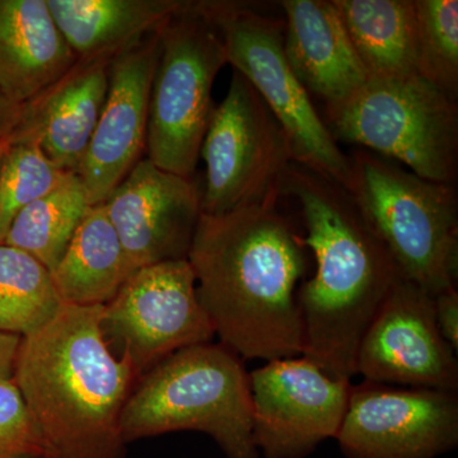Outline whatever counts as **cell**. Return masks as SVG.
I'll list each match as a JSON object with an SVG mask.
<instances>
[{"label":"cell","instance_id":"cell-1","mask_svg":"<svg viewBox=\"0 0 458 458\" xmlns=\"http://www.w3.org/2000/svg\"><path fill=\"white\" fill-rule=\"evenodd\" d=\"M304 251L276 205L201 214L188 261L222 345L246 360L302 357L297 284L306 273Z\"/></svg>","mask_w":458,"mask_h":458},{"label":"cell","instance_id":"cell-2","mask_svg":"<svg viewBox=\"0 0 458 458\" xmlns=\"http://www.w3.org/2000/svg\"><path fill=\"white\" fill-rule=\"evenodd\" d=\"M282 195L302 210L316 271L297 292L303 325L302 357L333 378L357 375L358 348L401 274L351 192L292 162Z\"/></svg>","mask_w":458,"mask_h":458},{"label":"cell","instance_id":"cell-3","mask_svg":"<svg viewBox=\"0 0 458 458\" xmlns=\"http://www.w3.org/2000/svg\"><path fill=\"white\" fill-rule=\"evenodd\" d=\"M104 307L64 303L21 339L13 381L47 458H126L120 420L138 378L105 339Z\"/></svg>","mask_w":458,"mask_h":458},{"label":"cell","instance_id":"cell-4","mask_svg":"<svg viewBox=\"0 0 458 458\" xmlns=\"http://www.w3.org/2000/svg\"><path fill=\"white\" fill-rule=\"evenodd\" d=\"M126 445L192 430L212 437L228 458H258L249 373L225 345L189 346L138 379L123 406Z\"/></svg>","mask_w":458,"mask_h":458},{"label":"cell","instance_id":"cell-5","mask_svg":"<svg viewBox=\"0 0 458 458\" xmlns=\"http://www.w3.org/2000/svg\"><path fill=\"white\" fill-rule=\"evenodd\" d=\"M351 194L401 276L433 297L454 288L458 271L454 185L421 179L370 150L351 156Z\"/></svg>","mask_w":458,"mask_h":458},{"label":"cell","instance_id":"cell-6","mask_svg":"<svg viewBox=\"0 0 458 458\" xmlns=\"http://www.w3.org/2000/svg\"><path fill=\"white\" fill-rule=\"evenodd\" d=\"M334 138L393 159L421 179L454 185L457 172L456 99L418 73L369 78L327 107Z\"/></svg>","mask_w":458,"mask_h":458},{"label":"cell","instance_id":"cell-7","mask_svg":"<svg viewBox=\"0 0 458 458\" xmlns=\"http://www.w3.org/2000/svg\"><path fill=\"white\" fill-rule=\"evenodd\" d=\"M221 35L225 60L254 87L284 129L295 164L335 181L351 191V157L321 119L284 51V21L251 3L198 0Z\"/></svg>","mask_w":458,"mask_h":458},{"label":"cell","instance_id":"cell-8","mask_svg":"<svg viewBox=\"0 0 458 458\" xmlns=\"http://www.w3.org/2000/svg\"><path fill=\"white\" fill-rule=\"evenodd\" d=\"M158 32L146 158L161 170L194 179L214 110V81L227 64L225 47L198 0H186Z\"/></svg>","mask_w":458,"mask_h":458},{"label":"cell","instance_id":"cell-9","mask_svg":"<svg viewBox=\"0 0 458 458\" xmlns=\"http://www.w3.org/2000/svg\"><path fill=\"white\" fill-rule=\"evenodd\" d=\"M200 157L205 216L278 204L285 172L294 162L284 129L236 71L225 99L214 106Z\"/></svg>","mask_w":458,"mask_h":458},{"label":"cell","instance_id":"cell-10","mask_svg":"<svg viewBox=\"0 0 458 458\" xmlns=\"http://www.w3.org/2000/svg\"><path fill=\"white\" fill-rule=\"evenodd\" d=\"M102 330L117 357L140 379L159 361L189 346L212 343L214 328L198 300L188 260L141 267L104 307Z\"/></svg>","mask_w":458,"mask_h":458},{"label":"cell","instance_id":"cell-11","mask_svg":"<svg viewBox=\"0 0 458 458\" xmlns=\"http://www.w3.org/2000/svg\"><path fill=\"white\" fill-rule=\"evenodd\" d=\"M252 432L265 458H303L335 438L351 396L340 381L304 357L267 361L249 373Z\"/></svg>","mask_w":458,"mask_h":458},{"label":"cell","instance_id":"cell-12","mask_svg":"<svg viewBox=\"0 0 458 458\" xmlns=\"http://www.w3.org/2000/svg\"><path fill=\"white\" fill-rule=\"evenodd\" d=\"M456 394L369 381L352 386L335 438L348 458L441 456L458 443Z\"/></svg>","mask_w":458,"mask_h":458},{"label":"cell","instance_id":"cell-13","mask_svg":"<svg viewBox=\"0 0 458 458\" xmlns=\"http://www.w3.org/2000/svg\"><path fill=\"white\" fill-rule=\"evenodd\" d=\"M355 369L375 384L457 393L456 352L437 327L433 295L400 276L361 339Z\"/></svg>","mask_w":458,"mask_h":458},{"label":"cell","instance_id":"cell-14","mask_svg":"<svg viewBox=\"0 0 458 458\" xmlns=\"http://www.w3.org/2000/svg\"><path fill=\"white\" fill-rule=\"evenodd\" d=\"M135 271L188 260L201 216V183L161 170L144 157L105 201Z\"/></svg>","mask_w":458,"mask_h":458},{"label":"cell","instance_id":"cell-15","mask_svg":"<svg viewBox=\"0 0 458 458\" xmlns=\"http://www.w3.org/2000/svg\"><path fill=\"white\" fill-rule=\"evenodd\" d=\"M158 30L111 62L106 101L77 174L92 207L104 204L146 156Z\"/></svg>","mask_w":458,"mask_h":458},{"label":"cell","instance_id":"cell-16","mask_svg":"<svg viewBox=\"0 0 458 458\" xmlns=\"http://www.w3.org/2000/svg\"><path fill=\"white\" fill-rule=\"evenodd\" d=\"M111 62L77 59L56 82L21 106L9 141L36 144L57 167L78 174L106 101Z\"/></svg>","mask_w":458,"mask_h":458},{"label":"cell","instance_id":"cell-17","mask_svg":"<svg viewBox=\"0 0 458 458\" xmlns=\"http://www.w3.org/2000/svg\"><path fill=\"white\" fill-rule=\"evenodd\" d=\"M280 7L286 60L310 95L335 106L367 82L333 0H284Z\"/></svg>","mask_w":458,"mask_h":458},{"label":"cell","instance_id":"cell-18","mask_svg":"<svg viewBox=\"0 0 458 458\" xmlns=\"http://www.w3.org/2000/svg\"><path fill=\"white\" fill-rule=\"evenodd\" d=\"M75 62L47 0H0V95L22 106Z\"/></svg>","mask_w":458,"mask_h":458},{"label":"cell","instance_id":"cell-19","mask_svg":"<svg viewBox=\"0 0 458 458\" xmlns=\"http://www.w3.org/2000/svg\"><path fill=\"white\" fill-rule=\"evenodd\" d=\"M78 60L119 55L157 31L186 0H47Z\"/></svg>","mask_w":458,"mask_h":458},{"label":"cell","instance_id":"cell-20","mask_svg":"<svg viewBox=\"0 0 458 458\" xmlns=\"http://www.w3.org/2000/svg\"><path fill=\"white\" fill-rule=\"evenodd\" d=\"M135 273L104 204L93 205L51 271L63 303L106 306Z\"/></svg>","mask_w":458,"mask_h":458},{"label":"cell","instance_id":"cell-21","mask_svg":"<svg viewBox=\"0 0 458 458\" xmlns=\"http://www.w3.org/2000/svg\"><path fill=\"white\" fill-rule=\"evenodd\" d=\"M369 78L417 72L415 0H333Z\"/></svg>","mask_w":458,"mask_h":458},{"label":"cell","instance_id":"cell-22","mask_svg":"<svg viewBox=\"0 0 458 458\" xmlns=\"http://www.w3.org/2000/svg\"><path fill=\"white\" fill-rule=\"evenodd\" d=\"M90 207L82 181L69 174L53 191L18 214L3 243L33 256L51 273Z\"/></svg>","mask_w":458,"mask_h":458},{"label":"cell","instance_id":"cell-23","mask_svg":"<svg viewBox=\"0 0 458 458\" xmlns=\"http://www.w3.org/2000/svg\"><path fill=\"white\" fill-rule=\"evenodd\" d=\"M51 273L22 250L0 243V333L25 337L63 306Z\"/></svg>","mask_w":458,"mask_h":458},{"label":"cell","instance_id":"cell-24","mask_svg":"<svg viewBox=\"0 0 458 458\" xmlns=\"http://www.w3.org/2000/svg\"><path fill=\"white\" fill-rule=\"evenodd\" d=\"M417 72L452 99L458 92V2L415 0Z\"/></svg>","mask_w":458,"mask_h":458},{"label":"cell","instance_id":"cell-25","mask_svg":"<svg viewBox=\"0 0 458 458\" xmlns=\"http://www.w3.org/2000/svg\"><path fill=\"white\" fill-rule=\"evenodd\" d=\"M68 174L36 144H9L0 162V243L18 214L53 191Z\"/></svg>","mask_w":458,"mask_h":458},{"label":"cell","instance_id":"cell-26","mask_svg":"<svg viewBox=\"0 0 458 458\" xmlns=\"http://www.w3.org/2000/svg\"><path fill=\"white\" fill-rule=\"evenodd\" d=\"M0 458H47L13 378H0Z\"/></svg>","mask_w":458,"mask_h":458},{"label":"cell","instance_id":"cell-27","mask_svg":"<svg viewBox=\"0 0 458 458\" xmlns=\"http://www.w3.org/2000/svg\"><path fill=\"white\" fill-rule=\"evenodd\" d=\"M437 327L445 342L457 352L458 349V293L456 288L447 289L434 297Z\"/></svg>","mask_w":458,"mask_h":458},{"label":"cell","instance_id":"cell-28","mask_svg":"<svg viewBox=\"0 0 458 458\" xmlns=\"http://www.w3.org/2000/svg\"><path fill=\"white\" fill-rule=\"evenodd\" d=\"M21 339V336L0 333V378H13Z\"/></svg>","mask_w":458,"mask_h":458},{"label":"cell","instance_id":"cell-29","mask_svg":"<svg viewBox=\"0 0 458 458\" xmlns=\"http://www.w3.org/2000/svg\"><path fill=\"white\" fill-rule=\"evenodd\" d=\"M21 106L0 95V140L8 138L20 119Z\"/></svg>","mask_w":458,"mask_h":458},{"label":"cell","instance_id":"cell-30","mask_svg":"<svg viewBox=\"0 0 458 458\" xmlns=\"http://www.w3.org/2000/svg\"><path fill=\"white\" fill-rule=\"evenodd\" d=\"M9 144H11V141H9L8 138H3V140H0V162H2L4 153L7 152Z\"/></svg>","mask_w":458,"mask_h":458}]
</instances>
